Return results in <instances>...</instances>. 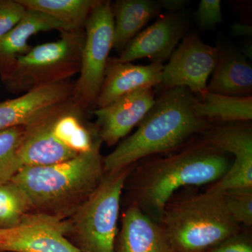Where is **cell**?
Masks as SVG:
<instances>
[{
  "mask_svg": "<svg viewBox=\"0 0 252 252\" xmlns=\"http://www.w3.org/2000/svg\"><path fill=\"white\" fill-rule=\"evenodd\" d=\"M229 155L200 135L175 152L149 157L129 175L131 204L160 223L167 202L180 189L221 179L231 166Z\"/></svg>",
  "mask_w": 252,
  "mask_h": 252,
  "instance_id": "obj_1",
  "label": "cell"
},
{
  "mask_svg": "<svg viewBox=\"0 0 252 252\" xmlns=\"http://www.w3.org/2000/svg\"><path fill=\"white\" fill-rule=\"evenodd\" d=\"M198 99L187 88L163 90L136 132L103 157L104 172L117 171L142 159L171 153L202 135L213 124L195 112Z\"/></svg>",
  "mask_w": 252,
  "mask_h": 252,
  "instance_id": "obj_2",
  "label": "cell"
},
{
  "mask_svg": "<svg viewBox=\"0 0 252 252\" xmlns=\"http://www.w3.org/2000/svg\"><path fill=\"white\" fill-rule=\"evenodd\" d=\"M102 142L90 152L44 166L23 167L11 180L29 200L33 212L66 220L97 189L103 178Z\"/></svg>",
  "mask_w": 252,
  "mask_h": 252,
  "instance_id": "obj_3",
  "label": "cell"
},
{
  "mask_svg": "<svg viewBox=\"0 0 252 252\" xmlns=\"http://www.w3.org/2000/svg\"><path fill=\"white\" fill-rule=\"evenodd\" d=\"M160 224L172 252H206L240 229L223 193L208 189L176 193L165 205Z\"/></svg>",
  "mask_w": 252,
  "mask_h": 252,
  "instance_id": "obj_4",
  "label": "cell"
},
{
  "mask_svg": "<svg viewBox=\"0 0 252 252\" xmlns=\"http://www.w3.org/2000/svg\"><path fill=\"white\" fill-rule=\"evenodd\" d=\"M135 165L107 172L97 189L64 220L66 238L80 252H116L121 198Z\"/></svg>",
  "mask_w": 252,
  "mask_h": 252,
  "instance_id": "obj_5",
  "label": "cell"
},
{
  "mask_svg": "<svg viewBox=\"0 0 252 252\" xmlns=\"http://www.w3.org/2000/svg\"><path fill=\"white\" fill-rule=\"evenodd\" d=\"M61 32L59 40L34 46L0 69L10 91L26 94L41 86L68 81L80 72L85 32Z\"/></svg>",
  "mask_w": 252,
  "mask_h": 252,
  "instance_id": "obj_6",
  "label": "cell"
},
{
  "mask_svg": "<svg viewBox=\"0 0 252 252\" xmlns=\"http://www.w3.org/2000/svg\"><path fill=\"white\" fill-rule=\"evenodd\" d=\"M85 29L80 76L74 85V102L79 109L95 104L103 83L114 42V19L110 1H99L91 11Z\"/></svg>",
  "mask_w": 252,
  "mask_h": 252,
  "instance_id": "obj_7",
  "label": "cell"
},
{
  "mask_svg": "<svg viewBox=\"0 0 252 252\" xmlns=\"http://www.w3.org/2000/svg\"><path fill=\"white\" fill-rule=\"evenodd\" d=\"M79 110L74 99V85L68 81L41 86L16 98L0 102V131L31 127L64 114Z\"/></svg>",
  "mask_w": 252,
  "mask_h": 252,
  "instance_id": "obj_8",
  "label": "cell"
},
{
  "mask_svg": "<svg viewBox=\"0 0 252 252\" xmlns=\"http://www.w3.org/2000/svg\"><path fill=\"white\" fill-rule=\"evenodd\" d=\"M220 54V46L205 44L196 34L184 36L162 68L160 85L163 90L187 88L199 98L207 91V80L216 67Z\"/></svg>",
  "mask_w": 252,
  "mask_h": 252,
  "instance_id": "obj_9",
  "label": "cell"
},
{
  "mask_svg": "<svg viewBox=\"0 0 252 252\" xmlns=\"http://www.w3.org/2000/svg\"><path fill=\"white\" fill-rule=\"evenodd\" d=\"M66 232L64 220L31 212L16 226L0 229V252H80Z\"/></svg>",
  "mask_w": 252,
  "mask_h": 252,
  "instance_id": "obj_10",
  "label": "cell"
},
{
  "mask_svg": "<svg viewBox=\"0 0 252 252\" xmlns=\"http://www.w3.org/2000/svg\"><path fill=\"white\" fill-rule=\"evenodd\" d=\"M202 135L209 142L233 155L228 171L208 189L223 193L252 187V127L250 122L213 124Z\"/></svg>",
  "mask_w": 252,
  "mask_h": 252,
  "instance_id": "obj_11",
  "label": "cell"
},
{
  "mask_svg": "<svg viewBox=\"0 0 252 252\" xmlns=\"http://www.w3.org/2000/svg\"><path fill=\"white\" fill-rule=\"evenodd\" d=\"M188 25L180 13L160 15L157 21L141 32L126 45L118 58L122 63L147 58L152 63L162 64L170 59L184 38Z\"/></svg>",
  "mask_w": 252,
  "mask_h": 252,
  "instance_id": "obj_12",
  "label": "cell"
},
{
  "mask_svg": "<svg viewBox=\"0 0 252 252\" xmlns=\"http://www.w3.org/2000/svg\"><path fill=\"white\" fill-rule=\"evenodd\" d=\"M153 89H139L94 111L99 138L115 145L143 120L155 103Z\"/></svg>",
  "mask_w": 252,
  "mask_h": 252,
  "instance_id": "obj_13",
  "label": "cell"
},
{
  "mask_svg": "<svg viewBox=\"0 0 252 252\" xmlns=\"http://www.w3.org/2000/svg\"><path fill=\"white\" fill-rule=\"evenodd\" d=\"M163 64L152 63L137 65L109 58L102 87L96 100L98 108L139 89H153L160 85Z\"/></svg>",
  "mask_w": 252,
  "mask_h": 252,
  "instance_id": "obj_14",
  "label": "cell"
},
{
  "mask_svg": "<svg viewBox=\"0 0 252 252\" xmlns=\"http://www.w3.org/2000/svg\"><path fill=\"white\" fill-rule=\"evenodd\" d=\"M116 252H172L160 223L130 204L122 216Z\"/></svg>",
  "mask_w": 252,
  "mask_h": 252,
  "instance_id": "obj_15",
  "label": "cell"
},
{
  "mask_svg": "<svg viewBox=\"0 0 252 252\" xmlns=\"http://www.w3.org/2000/svg\"><path fill=\"white\" fill-rule=\"evenodd\" d=\"M58 117L28 127L18 152L23 167L52 165L79 155L67 148L53 132V122Z\"/></svg>",
  "mask_w": 252,
  "mask_h": 252,
  "instance_id": "obj_16",
  "label": "cell"
},
{
  "mask_svg": "<svg viewBox=\"0 0 252 252\" xmlns=\"http://www.w3.org/2000/svg\"><path fill=\"white\" fill-rule=\"evenodd\" d=\"M207 90L212 94L232 97H252L251 64L235 48L220 47L218 63Z\"/></svg>",
  "mask_w": 252,
  "mask_h": 252,
  "instance_id": "obj_17",
  "label": "cell"
},
{
  "mask_svg": "<svg viewBox=\"0 0 252 252\" xmlns=\"http://www.w3.org/2000/svg\"><path fill=\"white\" fill-rule=\"evenodd\" d=\"M53 30L67 31L64 25L49 15L26 9L18 24L0 38V69L31 51L32 47L28 42L32 36Z\"/></svg>",
  "mask_w": 252,
  "mask_h": 252,
  "instance_id": "obj_18",
  "label": "cell"
},
{
  "mask_svg": "<svg viewBox=\"0 0 252 252\" xmlns=\"http://www.w3.org/2000/svg\"><path fill=\"white\" fill-rule=\"evenodd\" d=\"M114 19L113 48L122 52L126 45L154 18L161 6L154 0H119L112 4Z\"/></svg>",
  "mask_w": 252,
  "mask_h": 252,
  "instance_id": "obj_19",
  "label": "cell"
},
{
  "mask_svg": "<svg viewBox=\"0 0 252 252\" xmlns=\"http://www.w3.org/2000/svg\"><path fill=\"white\" fill-rule=\"evenodd\" d=\"M199 117L212 124L250 122L252 97H238L204 93L195 105Z\"/></svg>",
  "mask_w": 252,
  "mask_h": 252,
  "instance_id": "obj_20",
  "label": "cell"
},
{
  "mask_svg": "<svg viewBox=\"0 0 252 252\" xmlns=\"http://www.w3.org/2000/svg\"><path fill=\"white\" fill-rule=\"evenodd\" d=\"M27 9L49 15L67 31H82L99 0H18Z\"/></svg>",
  "mask_w": 252,
  "mask_h": 252,
  "instance_id": "obj_21",
  "label": "cell"
},
{
  "mask_svg": "<svg viewBox=\"0 0 252 252\" xmlns=\"http://www.w3.org/2000/svg\"><path fill=\"white\" fill-rule=\"evenodd\" d=\"M74 112L65 113L56 118L53 122V132L73 152L77 154L87 153L94 148L99 137L93 138L90 131L81 124Z\"/></svg>",
  "mask_w": 252,
  "mask_h": 252,
  "instance_id": "obj_22",
  "label": "cell"
},
{
  "mask_svg": "<svg viewBox=\"0 0 252 252\" xmlns=\"http://www.w3.org/2000/svg\"><path fill=\"white\" fill-rule=\"evenodd\" d=\"M31 212V203L18 185L12 181L0 185V229L16 226Z\"/></svg>",
  "mask_w": 252,
  "mask_h": 252,
  "instance_id": "obj_23",
  "label": "cell"
},
{
  "mask_svg": "<svg viewBox=\"0 0 252 252\" xmlns=\"http://www.w3.org/2000/svg\"><path fill=\"white\" fill-rule=\"evenodd\" d=\"M27 129L19 126L0 131V185L11 182L23 167L18 152Z\"/></svg>",
  "mask_w": 252,
  "mask_h": 252,
  "instance_id": "obj_24",
  "label": "cell"
},
{
  "mask_svg": "<svg viewBox=\"0 0 252 252\" xmlns=\"http://www.w3.org/2000/svg\"><path fill=\"white\" fill-rule=\"evenodd\" d=\"M227 210L236 223L252 224V187L230 189L223 192Z\"/></svg>",
  "mask_w": 252,
  "mask_h": 252,
  "instance_id": "obj_25",
  "label": "cell"
},
{
  "mask_svg": "<svg viewBox=\"0 0 252 252\" xmlns=\"http://www.w3.org/2000/svg\"><path fill=\"white\" fill-rule=\"evenodd\" d=\"M26 11L18 0H0V38L18 24Z\"/></svg>",
  "mask_w": 252,
  "mask_h": 252,
  "instance_id": "obj_26",
  "label": "cell"
},
{
  "mask_svg": "<svg viewBox=\"0 0 252 252\" xmlns=\"http://www.w3.org/2000/svg\"><path fill=\"white\" fill-rule=\"evenodd\" d=\"M195 18L199 27L212 30L223 21L220 0H202L195 11Z\"/></svg>",
  "mask_w": 252,
  "mask_h": 252,
  "instance_id": "obj_27",
  "label": "cell"
},
{
  "mask_svg": "<svg viewBox=\"0 0 252 252\" xmlns=\"http://www.w3.org/2000/svg\"><path fill=\"white\" fill-rule=\"evenodd\" d=\"M206 252H252V246L250 240L238 233Z\"/></svg>",
  "mask_w": 252,
  "mask_h": 252,
  "instance_id": "obj_28",
  "label": "cell"
},
{
  "mask_svg": "<svg viewBox=\"0 0 252 252\" xmlns=\"http://www.w3.org/2000/svg\"><path fill=\"white\" fill-rule=\"evenodd\" d=\"M158 2L161 8H165L169 13H179L188 4L185 0H160Z\"/></svg>",
  "mask_w": 252,
  "mask_h": 252,
  "instance_id": "obj_29",
  "label": "cell"
},
{
  "mask_svg": "<svg viewBox=\"0 0 252 252\" xmlns=\"http://www.w3.org/2000/svg\"><path fill=\"white\" fill-rule=\"evenodd\" d=\"M231 32L235 36H252V27L251 25L243 24V23H235L232 25Z\"/></svg>",
  "mask_w": 252,
  "mask_h": 252,
  "instance_id": "obj_30",
  "label": "cell"
},
{
  "mask_svg": "<svg viewBox=\"0 0 252 252\" xmlns=\"http://www.w3.org/2000/svg\"><path fill=\"white\" fill-rule=\"evenodd\" d=\"M252 44H247L243 46V49L241 50V54L245 56V58H249L250 60L252 59Z\"/></svg>",
  "mask_w": 252,
  "mask_h": 252,
  "instance_id": "obj_31",
  "label": "cell"
}]
</instances>
